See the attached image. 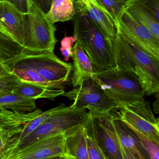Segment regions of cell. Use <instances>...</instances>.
Instances as JSON below:
<instances>
[{
    "label": "cell",
    "mask_w": 159,
    "mask_h": 159,
    "mask_svg": "<svg viewBox=\"0 0 159 159\" xmlns=\"http://www.w3.org/2000/svg\"><path fill=\"white\" fill-rule=\"evenodd\" d=\"M36 108L35 99L10 93L0 97V110L12 109L13 111L31 112Z\"/></svg>",
    "instance_id": "cell-21"
},
{
    "label": "cell",
    "mask_w": 159,
    "mask_h": 159,
    "mask_svg": "<svg viewBox=\"0 0 159 159\" xmlns=\"http://www.w3.org/2000/svg\"><path fill=\"white\" fill-rule=\"evenodd\" d=\"M125 9L135 20L146 27L159 41V21L149 11L135 0L127 1Z\"/></svg>",
    "instance_id": "cell-18"
},
{
    "label": "cell",
    "mask_w": 159,
    "mask_h": 159,
    "mask_svg": "<svg viewBox=\"0 0 159 159\" xmlns=\"http://www.w3.org/2000/svg\"><path fill=\"white\" fill-rule=\"evenodd\" d=\"M118 116L130 129L141 133L159 145V122L152 112L150 103L143 102L119 106Z\"/></svg>",
    "instance_id": "cell-7"
},
{
    "label": "cell",
    "mask_w": 159,
    "mask_h": 159,
    "mask_svg": "<svg viewBox=\"0 0 159 159\" xmlns=\"http://www.w3.org/2000/svg\"><path fill=\"white\" fill-rule=\"evenodd\" d=\"M31 1L45 14L48 12L50 9V7L48 2L47 0H31Z\"/></svg>",
    "instance_id": "cell-31"
},
{
    "label": "cell",
    "mask_w": 159,
    "mask_h": 159,
    "mask_svg": "<svg viewBox=\"0 0 159 159\" xmlns=\"http://www.w3.org/2000/svg\"><path fill=\"white\" fill-rule=\"evenodd\" d=\"M112 47L116 67L135 75L147 95L158 93L159 60L118 34Z\"/></svg>",
    "instance_id": "cell-1"
},
{
    "label": "cell",
    "mask_w": 159,
    "mask_h": 159,
    "mask_svg": "<svg viewBox=\"0 0 159 159\" xmlns=\"http://www.w3.org/2000/svg\"><path fill=\"white\" fill-rule=\"evenodd\" d=\"M120 146H121V151H122V157H123V159H128L127 156H126V154H125V152H124V150H123V148H122V147H121V145H120Z\"/></svg>",
    "instance_id": "cell-35"
},
{
    "label": "cell",
    "mask_w": 159,
    "mask_h": 159,
    "mask_svg": "<svg viewBox=\"0 0 159 159\" xmlns=\"http://www.w3.org/2000/svg\"><path fill=\"white\" fill-rule=\"evenodd\" d=\"M93 79L119 106L145 101L146 95L138 77L116 67L94 73Z\"/></svg>",
    "instance_id": "cell-3"
},
{
    "label": "cell",
    "mask_w": 159,
    "mask_h": 159,
    "mask_svg": "<svg viewBox=\"0 0 159 159\" xmlns=\"http://www.w3.org/2000/svg\"></svg>",
    "instance_id": "cell-41"
},
{
    "label": "cell",
    "mask_w": 159,
    "mask_h": 159,
    "mask_svg": "<svg viewBox=\"0 0 159 159\" xmlns=\"http://www.w3.org/2000/svg\"><path fill=\"white\" fill-rule=\"evenodd\" d=\"M8 118L5 109L0 110V136L6 134L8 131Z\"/></svg>",
    "instance_id": "cell-30"
},
{
    "label": "cell",
    "mask_w": 159,
    "mask_h": 159,
    "mask_svg": "<svg viewBox=\"0 0 159 159\" xmlns=\"http://www.w3.org/2000/svg\"><path fill=\"white\" fill-rule=\"evenodd\" d=\"M126 1H128V0H126Z\"/></svg>",
    "instance_id": "cell-40"
},
{
    "label": "cell",
    "mask_w": 159,
    "mask_h": 159,
    "mask_svg": "<svg viewBox=\"0 0 159 159\" xmlns=\"http://www.w3.org/2000/svg\"><path fill=\"white\" fill-rule=\"evenodd\" d=\"M25 15L13 4L0 1V24L4 30L23 47Z\"/></svg>",
    "instance_id": "cell-13"
},
{
    "label": "cell",
    "mask_w": 159,
    "mask_h": 159,
    "mask_svg": "<svg viewBox=\"0 0 159 159\" xmlns=\"http://www.w3.org/2000/svg\"><path fill=\"white\" fill-rule=\"evenodd\" d=\"M113 121L120 145L138 159H150L134 133L116 116L113 115Z\"/></svg>",
    "instance_id": "cell-14"
},
{
    "label": "cell",
    "mask_w": 159,
    "mask_h": 159,
    "mask_svg": "<svg viewBox=\"0 0 159 159\" xmlns=\"http://www.w3.org/2000/svg\"><path fill=\"white\" fill-rule=\"evenodd\" d=\"M1 64H3L2 63V62L0 61V65H1Z\"/></svg>",
    "instance_id": "cell-39"
},
{
    "label": "cell",
    "mask_w": 159,
    "mask_h": 159,
    "mask_svg": "<svg viewBox=\"0 0 159 159\" xmlns=\"http://www.w3.org/2000/svg\"><path fill=\"white\" fill-rule=\"evenodd\" d=\"M48 159H75V158L69 153V154H67V155H64V156L54 157H52L51 158Z\"/></svg>",
    "instance_id": "cell-33"
},
{
    "label": "cell",
    "mask_w": 159,
    "mask_h": 159,
    "mask_svg": "<svg viewBox=\"0 0 159 159\" xmlns=\"http://www.w3.org/2000/svg\"><path fill=\"white\" fill-rule=\"evenodd\" d=\"M75 12L89 17L105 36L113 42L117 34L115 23L97 2L92 0H72Z\"/></svg>",
    "instance_id": "cell-12"
},
{
    "label": "cell",
    "mask_w": 159,
    "mask_h": 159,
    "mask_svg": "<svg viewBox=\"0 0 159 159\" xmlns=\"http://www.w3.org/2000/svg\"><path fill=\"white\" fill-rule=\"evenodd\" d=\"M4 65L10 71L32 70L50 83L59 85L68 80L72 69L71 63L61 60L54 53L22 55Z\"/></svg>",
    "instance_id": "cell-6"
},
{
    "label": "cell",
    "mask_w": 159,
    "mask_h": 159,
    "mask_svg": "<svg viewBox=\"0 0 159 159\" xmlns=\"http://www.w3.org/2000/svg\"><path fill=\"white\" fill-rule=\"evenodd\" d=\"M83 122L65 132L68 152L75 159H90Z\"/></svg>",
    "instance_id": "cell-17"
},
{
    "label": "cell",
    "mask_w": 159,
    "mask_h": 159,
    "mask_svg": "<svg viewBox=\"0 0 159 159\" xmlns=\"http://www.w3.org/2000/svg\"><path fill=\"white\" fill-rule=\"evenodd\" d=\"M61 96L74 101L77 107L98 113L108 114L119 107L93 79L86 80L80 86L64 92Z\"/></svg>",
    "instance_id": "cell-8"
},
{
    "label": "cell",
    "mask_w": 159,
    "mask_h": 159,
    "mask_svg": "<svg viewBox=\"0 0 159 159\" xmlns=\"http://www.w3.org/2000/svg\"><path fill=\"white\" fill-rule=\"evenodd\" d=\"M75 12L72 0H53L49 11L45 15L51 23L55 24L72 19Z\"/></svg>",
    "instance_id": "cell-20"
},
{
    "label": "cell",
    "mask_w": 159,
    "mask_h": 159,
    "mask_svg": "<svg viewBox=\"0 0 159 159\" xmlns=\"http://www.w3.org/2000/svg\"><path fill=\"white\" fill-rule=\"evenodd\" d=\"M11 72L9 69L4 64L0 65V76L5 75Z\"/></svg>",
    "instance_id": "cell-32"
},
{
    "label": "cell",
    "mask_w": 159,
    "mask_h": 159,
    "mask_svg": "<svg viewBox=\"0 0 159 159\" xmlns=\"http://www.w3.org/2000/svg\"><path fill=\"white\" fill-rule=\"evenodd\" d=\"M149 11L159 21V0H135Z\"/></svg>",
    "instance_id": "cell-28"
},
{
    "label": "cell",
    "mask_w": 159,
    "mask_h": 159,
    "mask_svg": "<svg viewBox=\"0 0 159 159\" xmlns=\"http://www.w3.org/2000/svg\"><path fill=\"white\" fill-rule=\"evenodd\" d=\"M93 120L98 142L108 159H123L121 146L111 113L89 111Z\"/></svg>",
    "instance_id": "cell-11"
},
{
    "label": "cell",
    "mask_w": 159,
    "mask_h": 159,
    "mask_svg": "<svg viewBox=\"0 0 159 159\" xmlns=\"http://www.w3.org/2000/svg\"><path fill=\"white\" fill-rule=\"evenodd\" d=\"M52 1L53 0H47L49 4V6H51V3H52Z\"/></svg>",
    "instance_id": "cell-36"
},
{
    "label": "cell",
    "mask_w": 159,
    "mask_h": 159,
    "mask_svg": "<svg viewBox=\"0 0 159 159\" xmlns=\"http://www.w3.org/2000/svg\"><path fill=\"white\" fill-rule=\"evenodd\" d=\"M21 82L20 79L10 72L0 76V97L12 93L14 89Z\"/></svg>",
    "instance_id": "cell-25"
},
{
    "label": "cell",
    "mask_w": 159,
    "mask_h": 159,
    "mask_svg": "<svg viewBox=\"0 0 159 159\" xmlns=\"http://www.w3.org/2000/svg\"><path fill=\"white\" fill-rule=\"evenodd\" d=\"M24 48L6 32L0 29V61L5 64L23 53Z\"/></svg>",
    "instance_id": "cell-22"
},
{
    "label": "cell",
    "mask_w": 159,
    "mask_h": 159,
    "mask_svg": "<svg viewBox=\"0 0 159 159\" xmlns=\"http://www.w3.org/2000/svg\"><path fill=\"white\" fill-rule=\"evenodd\" d=\"M65 92L63 85L58 86H43L40 84L21 81L16 87L12 93L30 99L40 98L53 100Z\"/></svg>",
    "instance_id": "cell-16"
},
{
    "label": "cell",
    "mask_w": 159,
    "mask_h": 159,
    "mask_svg": "<svg viewBox=\"0 0 159 159\" xmlns=\"http://www.w3.org/2000/svg\"><path fill=\"white\" fill-rule=\"evenodd\" d=\"M76 41L74 36H65L61 42L60 51L62 55L64 57V61H68L71 57H72L73 54L74 43Z\"/></svg>",
    "instance_id": "cell-27"
},
{
    "label": "cell",
    "mask_w": 159,
    "mask_h": 159,
    "mask_svg": "<svg viewBox=\"0 0 159 159\" xmlns=\"http://www.w3.org/2000/svg\"><path fill=\"white\" fill-rule=\"evenodd\" d=\"M69 154L65 132L45 137L25 147L15 149L0 159H47Z\"/></svg>",
    "instance_id": "cell-9"
},
{
    "label": "cell",
    "mask_w": 159,
    "mask_h": 159,
    "mask_svg": "<svg viewBox=\"0 0 159 159\" xmlns=\"http://www.w3.org/2000/svg\"><path fill=\"white\" fill-rule=\"evenodd\" d=\"M117 34L159 60V41L126 9L115 23Z\"/></svg>",
    "instance_id": "cell-10"
},
{
    "label": "cell",
    "mask_w": 159,
    "mask_h": 159,
    "mask_svg": "<svg viewBox=\"0 0 159 159\" xmlns=\"http://www.w3.org/2000/svg\"><path fill=\"white\" fill-rule=\"evenodd\" d=\"M97 2L110 16L114 23L125 8L126 0H97Z\"/></svg>",
    "instance_id": "cell-23"
},
{
    "label": "cell",
    "mask_w": 159,
    "mask_h": 159,
    "mask_svg": "<svg viewBox=\"0 0 159 159\" xmlns=\"http://www.w3.org/2000/svg\"><path fill=\"white\" fill-rule=\"evenodd\" d=\"M88 112L87 108L77 107L74 102L70 106H66L64 104L62 103L61 107L33 132L24 137L12 148L0 154V157L15 149L25 147L45 137L65 132L70 128L82 123Z\"/></svg>",
    "instance_id": "cell-5"
},
{
    "label": "cell",
    "mask_w": 159,
    "mask_h": 159,
    "mask_svg": "<svg viewBox=\"0 0 159 159\" xmlns=\"http://www.w3.org/2000/svg\"><path fill=\"white\" fill-rule=\"evenodd\" d=\"M74 36L89 57L94 73L116 67L112 42L88 16L75 12Z\"/></svg>",
    "instance_id": "cell-2"
},
{
    "label": "cell",
    "mask_w": 159,
    "mask_h": 159,
    "mask_svg": "<svg viewBox=\"0 0 159 159\" xmlns=\"http://www.w3.org/2000/svg\"><path fill=\"white\" fill-rule=\"evenodd\" d=\"M45 15L32 2L30 13L25 16L22 55L54 53L57 29Z\"/></svg>",
    "instance_id": "cell-4"
},
{
    "label": "cell",
    "mask_w": 159,
    "mask_h": 159,
    "mask_svg": "<svg viewBox=\"0 0 159 159\" xmlns=\"http://www.w3.org/2000/svg\"><path fill=\"white\" fill-rule=\"evenodd\" d=\"M0 29H1V30H4L3 28L2 27V25H1V24H0Z\"/></svg>",
    "instance_id": "cell-37"
},
{
    "label": "cell",
    "mask_w": 159,
    "mask_h": 159,
    "mask_svg": "<svg viewBox=\"0 0 159 159\" xmlns=\"http://www.w3.org/2000/svg\"><path fill=\"white\" fill-rule=\"evenodd\" d=\"M10 71L17 77H18L21 81L32 82L48 87L61 85L50 83L41 76L39 74L32 70L14 69L11 70Z\"/></svg>",
    "instance_id": "cell-24"
},
{
    "label": "cell",
    "mask_w": 159,
    "mask_h": 159,
    "mask_svg": "<svg viewBox=\"0 0 159 159\" xmlns=\"http://www.w3.org/2000/svg\"><path fill=\"white\" fill-rule=\"evenodd\" d=\"M92 1H93V2H97V0H92Z\"/></svg>",
    "instance_id": "cell-38"
},
{
    "label": "cell",
    "mask_w": 159,
    "mask_h": 159,
    "mask_svg": "<svg viewBox=\"0 0 159 159\" xmlns=\"http://www.w3.org/2000/svg\"><path fill=\"white\" fill-rule=\"evenodd\" d=\"M131 130L138 137L141 144L148 154L150 159H159V144L141 133L134 130Z\"/></svg>",
    "instance_id": "cell-26"
},
{
    "label": "cell",
    "mask_w": 159,
    "mask_h": 159,
    "mask_svg": "<svg viewBox=\"0 0 159 159\" xmlns=\"http://www.w3.org/2000/svg\"><path fill=\"white\" fill-rule=\"evenodd\" d=\"M122 147V146H121ZM123 150H124V152H125V154H126V156H127V157H128V159H138L136 158L132 154L131 152H130L129 151H128V150H126V149H124L123 148Z\"/></svg>",
    "instance_id": "cell-34"
},
{
    "label": "cell",
    "mask_w": 159,
    "mask_h": 159,
    "mask_svg": "<svg viewBox=\"0 0 159 159\" xmlns=\"http://www.w3.org/2000/svg\"><path fill=\"white\" fill-rule=\"evenodd\" d=\"M73 48V74L72 84L74 88L80 86L87 80L93 79L94 71L92 63L79 43L75 42Z\"/></svg>",
    "instance_id": "cell-15"
},
{
    "label": "cell",
    "mask_w": 159,
    "mask_h": 159,
    "mask_svg": "<svg viewBox=\"0 0 159 159\" xmlns=\"http://www.w3.org/2000/svg\"><path fill=\"white\" fill-rule=\"evenodd\" d=\"M0 1H7L13 4L21 12L25 15L30 13V8L32 4L31 0H0Z\"/></svg>",
    "instance_id": "cell-29"
},
{
    "label": "cell",
    "mask_w": 159,
    "mask_h": 159,
    "mask_svg": "<svg viewBox=\"0 0 159 159\" xmlns=\"http://www.w3.org/2000/svg\"><path fill=\"white\" fill-rule=\"evenodd\" d=\"M83 124L86 129V141L90 159H108L99 144L95 125L89 112Z\"/></svg>",
    "instance_id": "cell-19"
}]
</instances>
